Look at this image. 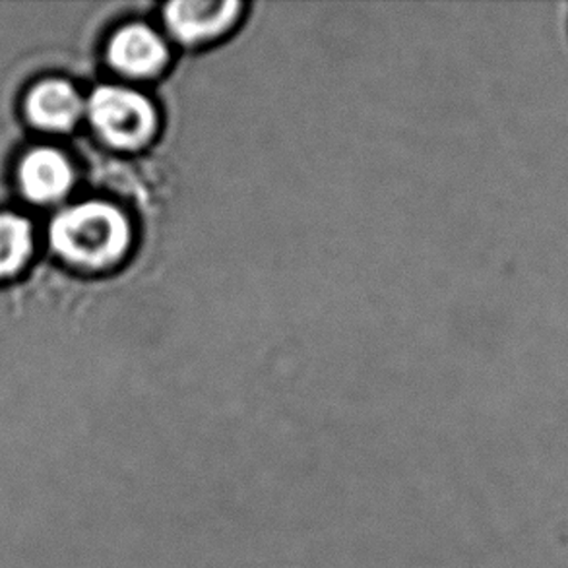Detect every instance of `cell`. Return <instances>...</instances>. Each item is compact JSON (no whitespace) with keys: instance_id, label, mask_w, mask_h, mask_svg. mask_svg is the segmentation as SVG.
I'll return each instance as SVG.
<instances>
[{"instance_id":"6da1fadb","label":"cell","mask_w":568,"mask_h":568,"mask_svg":"<svg viewBox=\"0 0 568 568\" xmlns=\"http://www.w3.org/2000/svg\"><path fill=\"white\" fill-rule=\"evenodd\" d=\"M51 243L72 264L92 270L111 268L129 254L131 222L113 204L90 200L54 217Z\"/></svg>"},{"instance_id":"7a4b0ae2","label":"cell","mask_w":568,"mask_h":568,"mask_svg":"<svg viewBox=\"0 0 568 568\" xmlns=\"http://www.w3.org/2000/svg\"><path fill=\"white\" fill-rule=\"evenodd\" d=\"M85 111L101 139L124 152L150 146L162 126L154 101L124 85H101L93 90Z\"/></svg>"},{"instance_id":"3957f363","label":"cell","mask_w":568,"mask_h":568,"mask_svg":"<svg viewBox=\"0 0 568 568\" xmlns=\"http://www.w3.org/2000/svg\"><path fill=\"white\" fill-rule=\"evenodd\" d=\"M245 4L239 0H173L163 7V26L189 49L212 45L237 28Z\"/></svg>"},{"instance_id":"277c9868","label":"cell","mask_w":568,"mask_h":568,"mask_svg":"<svg viewBox=\"0 0 568 568\" xmlns=\"http://www.w3.org/2000/svg\"><path fill=\"white\" fill-rule=\"evenodd\" d=\"M108 59L109 64L123 77L154 80L170 67V43L148 23H126L109 41Z\"/></svg>"},{"instance_id":"5b68a950","label":"cell","mask_w":568,"mask_h":568,"mask_svg":"<svg viewBox=\"0 0 568 568\" xmlns=\"http://www.w3.org/2000/svg\"><path fill=\"white\" fill-rule=\"evenodd\" d=\"M72 179L74 175L67 158L49 148L33 150L20 165L23 194L39 204L62 199L70 191Z\"/></svg>"},{"instance_id":"8992f818","label":"cell","mask_w":568,"mask_h":568,"mask_svg":"<svg viewBox=\"0 0 568 568\" xmlns=\"http://www.w3.org/2000/svg\"><path fill=\"white\" fill-rule=\"evenodd\" d=\"M31 123L47 131H69L84 111V101L72 85L62 80L33 88L26 103Z\"/></svg>"},{"instance_id":"52a82bcc","label":"cell","mask_w":568,"mask_h":568,"mask_svg":"<svg viewBox=\"0 0 568 568\" xmlns=\"http://www.w3.org/2000/svg\"><path fill=\"white\" fill-rule=\"evenodd\" d=\"M33 251V233L22 215L0 214V277L22 268Z\"/></svg>"}]
</instances>
